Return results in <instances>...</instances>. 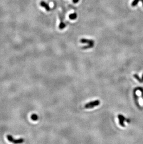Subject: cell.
I'll use <instances>...</instances> for the list:
<instances>
[{
  "mask_svg": "<svg viewBox=\"0 0 143 144\" xmlns=\"http://www.w3.org/2000/svg\"><path fill=\"white\" fill-rule=\"evenodd\" d=\"M7 138L8 140L11 142H12L14 144H19V143H22L24 141V140L23 138H20L19 139H14L12 136L11 135H7Z\"/></svg>",
  "mask_w": 143,
  "mask_h": 144,
  "instance_id": "cell-1",
  "label": "cell"
},
{
  "mask_svg": "<svg viewBox=\"0 0 143 144\" xmlns=\"http://www.w3.org/2000/svg\"><path fill=\"white\" fill-rule=\"evenodd\" d=\"M100 104V101L98 100H97L94 101L90 102L86 104L85 105V108L86 109H90V108H93L96 106L99 105Z\"/></svg>",
  "mask_w": 143,
  "mask_h": 144,
  "instance_id": "cell-2",
  "label": "cell"
},
{
  "mask_svg": "<svg viewBox=\"0 0 143 144\" xmlns=\"http://www.w3.org/2000/svg\"><path fill=\"white\" fill-rule=\"evenodd\" d=\"M80 43H82V44H87L88 45H90L91 46H92V47H94V41L92 40H89V39H85V38H82L80 39Z\"/></svg>",
  "mask_w": 143,
  "mask_h": 144,
  "instance_id": "cell-3",
  "label": "cell"
},
{
  "mask_svg": "<svg viewBox=\"0 0 143 144\" xmlns=\"http://www.w3.org/2000/svg\"><path fill=\"white\" fill-rule=\"evenodd\" d=\"M138 90L137 88H135L133 90V97H134V101L135 103L137 105V106L138 108H140V105L139 104V101H138V96H137V94H136V91Z\"/></svg>",
  "mask_w": 143,
  "mask_h": 144,
  "instance_id": "cell-4",
  "label": "cell"
},
{
  "mask_svg": "<svg viewBox=\"0 0 143 144\" xmlns=\"http://www.w3.org/2000/svg\"><path fill=\"white\" fill-rule=\"evenodd\" d=\"M40 5L41 7H43L46 10V11H50L51 10V8L50 7V6H49V5L48 4L47 2H46L44 1H41L40 2Z\"/></svg>",
  "mask_w": 143,
  "mask_h": 144,
  "instance_id": "cell-5",
  "label": "cell"
},
{
  "mask_svg": "<svg viewBox=\"0 0 143 144\" xmlns=\"http://www.w3.org/2000/svg\"><path fill=\"white\" fill-rule=\"evenodd\" d=\"M60 25H59V29L60 30H63L64 29H65L66 27V24L65 23V22H64L63 19L62 18V17H60Z\"/></svg>",
  "mask_w": 143,
  "mask_h": 144,
  "instance_id": "cell-6",
  "label": "cell"
},
{
  "mask_svg": "<svg viewBox=\"0 0 143 144\" xmlns=\"http://www.w3.org/2000/svg\"><path fill=\"white\" fill-rule=\"evenodd\" d=\"M77 14L74 13H73V14H72L71 15H69V18L71 19V20H75L77 18Z\"/></svg>",
  "mask_w": 143,
  "mask_h": 144,
  "instance_id": "cell-7",
  "label": "cell"
},
{
  "mask_svg": "<svg viewBox=\"0 0 143 144\" xmlns=\"http://www.w3.org/2000/svg\"><path fill=\"white\" fill-rule=\"evenodd\" d=\"M31 118L33 121H36L38 119V116L35 114H33L31 116Z\"/></svg>",
  "mask_w": 143,
  "mask_h": 144,
  "instance_id": "cell-8",
  "label": "cell"
},
{
  "mask_svg": "<svg viewBox=\"0 0 143 144\" xmlns=\"http://www.w3.org/2000/svg\"><path fill=\"white\" fill-rule=\"evenodd\" d=\"M140 0L142 1L143 5V0H134L133 1V2H132V3H131L132 6V7H135V6H136L137 5V4H138V3L139 2V1H140Z\"/></svg>",
  "mask_w": 143,
  "mask_h": 144,
  "instance_id": "cell-9",
  "label": "cell"
},
{
  "mask_svg": "<svg viewBox=\"0 0 143 144\" xmlns=\"http://www.w3.org/2000/svg\"><path fill=\"white\" fill-rule=\"evenodd\" d=\"M118 119H119V125L122 127H125V125L124 123V120L123 119H122L120 117H118Z\"/></svg>",
  "mask_w": 143,
  "mask_h": 144,
  "instance_id": "cell-10",
  "label": "cell"
},
{
  "mask_svg": "<svg viewBox=\"0 0 143 144\" xmlns=\"http://www.w3.org/2000/svg\"><path fill=\"white\" fill-rule=\"evenodd\" d=\"M133 77H134L137 80H138L139 82H140V83H143V81H142V79H141L137 74H134V75H133Z\"/></svg>",
  "mask_w": 143,
  "mask_h": 144,
  "instance_id": "cell-11",
  "label": "cell"
},
{
  "mask_svg": "<svg viewBox=\"0 0 143 144\" xmlns=\"http://www.w3.org/2000/svg\"><path fill=\"white\" fill-rule=\"evenodd\" d=\"M118 117H120L122 119H123L124 121H127V123H129L130 122V120L129 119H127L126 118L124 117V116H123V115H120V114H119V115H118Z\"/></svg>",
  "mask_w": 143,
  "mask_h": 144,
  "instance_id": "cell-12",
  "label": "cell"
},
{
  "mask_svg": "<svg viewBox=\"0 0 143 144\" xmlns=\"http://www.w3.org/2000/svg\"><path fill=\"white\" fill-rule=\"evenodd\" d=\"M138 90H139L140 92H141V96H142V97L143 98V89L141 87H138V88H137Z\"/></svg>",
  "mask_w": 143,
  "mask_h": 144,
  "instance_id": "cell-13",
  "label": "cell"
},
{
  "mask_svg": "<svg viewBox=\"0 0 143 144\" xmlns=\"http://www.w3.org/2000/svg\"><path fill=\"white\" fill-rule=\"evenodd\" d=\"M79 0H73V1L74 3H77L79 2Z\"/></svg>",
  "mask_w": 143,
  "mask_h": 144,
  "instance_id": "cell-14",
  "label": "cell"
},
{
  "mask_svg": "<svg viewBox=\"0 0 143 144\" xmlns=\"http://www.w3.org/2000/svg\"><path fill=\"white\" fill-rule=\"evenodd\" d=\"M142 81H143V75H142Z\"/></svg>",
  "mask_w": 143,
  "mask_h": 144,
  "instance_id": "cell-15",
  "label": "cell"
}]
</instances>
